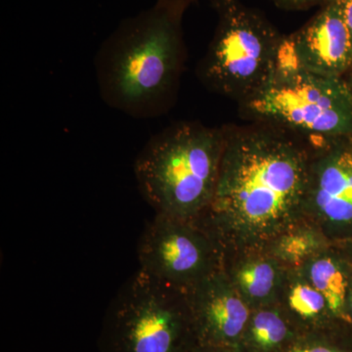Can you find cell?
Instances as JSON below:
<instances>
[{"mask_svg":"<svg viewBox=\"0 0 352 352\" xmlns=\"http://www.w3.org/2000/svg\"><path fill=\"white\" fill-rule=\"evenodd\" d=\"M224 126L226 144L214 200L195 222L223 254L266 250L305 221L311 145L263 122Z\"/></svg>","mask_w":352,"mask_h":352,"instance_id":"obj_1","label":"cell"},{"mask_svg":"<svg viewBox=\"0 0 352 352\" xmlns=\"http://www.w3.org/2000/svg\"><path fill=\"white\" fill-rule=\"evenodd\" d=\"M185 11L156 1L109 34L94 60L106 105L138 120L161 117L173 107L187 57Z\"/></svg>","mask_w":352,"mask_h":352,"instance_id":"obj_2","label":"cell"},{"mask_svg":"<svg viewBox=\"0 0 352 352\" xmlns=\"http://www.w3.org/2000/svg\"><path fill=\"white\" fill-rule=\"evenodd\" d=\"M226 126L177 122L154 134L134 162L141 195L156 214L195 221L214 200Z\"/></svg>","mask_w":352,"mask_h":352,"instance_id":"obj_3","label":"cell"},{"mask_svg":"<svg viewBox=\"0 0 352 352\" xmlns=\"http://www.w3.org/2000/svg\"><path fill=\"white\" fill-rule=\"evenodd\" d=\"M210 1L217 27L197 76L210 91L241 104L270 83L285 36L264 14L241 0Z\"/></svg>","mask_w":352,"mask_h":352,"instance_id":"obj_4","label":"cell"},{"mask_svg":"<svg viewBox=\"0 0 352 352\" xmlns=\"http://www.w3.org/2000/svg\"><path fill=\"white\" fill-rule=\"evenodd\" d=\"M198 346L187 292L138 270L104 317L99 352H193Z\"/></svg>","mask_w":352,"mask_h":352,"instance_id":"obj_5","label":"cell"},{"mask_svg":"<svg viewBox=\"0 0 352 352\" xmlns=\"http://www.w3.org/2000/svg\"><path fill=\"white\" fill-rule=\"evenodd\" d=\"M239 107L248 120L286 129L311 145L352 138V94L344 78L279 60L270 83Z\"/></svg>","mask_w":352,"mask_h":352,"instance_id":"obj_6","label":"cell"},{"mask_svg":"<svg viewBox=\"0 0 352 352\" xmlns=\"http://www.w3.org/2000/svg\"><path fill=\"white\" fill-rule=\"evenodd\" d=\"M138 254L140 268L160 281L189 291L221 270V248L195 221L156 214L148 222Z\"/></svg>","mask_w":352,"mask_h":352,"instance_id":"obj_7","label":"cell"},{"mask_svg":"<svg viewBox=\"0 0 352 352\" xmlns=\"http://www.w3.org/2000/svg\"><path fill=\"white\" fill-rule=\"evenodd\" d=\"M305 220L333 244L352 239V138L311 145Z\"/></svg>","mask_w":352,"mask_h":352,"instance_id":"obj_8","label":"cell"},{"mask_svg":"<svg viewBox=\"0 0 352 352\" xmlns=\"http://www.w3.org/2000/svg\"><path fill=\"white\" fill-rule=\"evenodd\" d=\"M278 60L327 78L349 73L352 43L337 0H329L307 24L285 36Z\"/></svg>","mask_w":352,"mask_h":352,"instance_id":"obj_9","label":"cell"},{"mask_svg":"<svg viewBox=\"0 0 352 352\" xmlns=\"http://www.w3.org/2000/svg\"><path fill=\"white\" fill-rule=\"evenodd\" d=\"M198 346L238 349L252 309L219 270L187 291Z\"/></svg>","mask_w":352,"mask_h":352,"instance_id":"obj_10","label":"cell"},{"mask_svg":"<svg viewBox=\"0 0 352 352\" xmlns=\"http://www.w3.org/2000/svg\"><path fill=\"white\" fill-rule=\"evenodd\" d=\"M222 270L252 309L276 305L288 267L267 250L226 252Z\"/></svg>","mask_w":352,"mask_h":352,"instance_id":"obj_11","label":"cell"},{"mask_svg":"<svg viewBox=\"0 0 352 352\" xmlns=\"http://www.w3.org/2000/svg\"><path fill=\"white\" fill-rule=\"evenodd\" d=\"M298 268L325 298L333 321L352 335L346 311L352 261L346 252L333 244Z\"/></svg>","mask_w":352,"mask_h":352,"instance_id":"obj_12","label":"cell"},{"mask_svg":"<svg viewBox=\"0 0 352 352\" xmlns=\"http://www.w3.org/2000/svg\"><path fill=\"white\" fill-rule=\"evenodd\" d=\"M276 305L302 333L329 331L351 333L333 321L325 298L300 268L287 270Z\"/></svg>","mask_w":352,"mask_h":352,"instance_id":"obj_13","label":"cell"},{"mask_svg":"<svg viewBox=\"0 0 352 352\" xmlns=\"http://www.w3.org/2000/svg\"><path fill=\"white\" fill-rule=\"evenodd\" d=\"M302 333L278 305L252 309L240 352H282Z\"/></svg>","mask_w":352,"mask_h":352,"instance_id":"obj_14","label":"cell"},{"mask_svg":"<svg viewBox=\"0 0 352 352\" xmlns=\"http://www.w3.org/2000/svg\"><path fill=\"white\" fill-rule=\"evenodd\" d=\"M331 245L317 227L305 220L280 235L266 250L286 267L298 268Z\"/></svg>","mask_w":352,"mask_h":352,"instance_id":"obj_15","label":"cell"},{"mask_svg":"<svg viewBox=\"0 0 352 352\" xmlns=\"http://www.w3.org/2000/svg\"><path fill=\"white\" fill-rule=\"evenodd\" d=\"M282 352H352V335L340 331L303 333Z\"/></svg>","mask_w":352,"mask_h":352,"instance_id":"obj_16","label":"cell"},{"mask_svg":"<svg viewBox=\"0 0 352 352\" xmlns=\"http://www.w3.org/2000/svg\"><path fill=\"white\" fill-rule=\"evenodd\" d=\"M278 8L288 11L307 10L314 6H322L329 0H270Z\"/></svg>","mask_w":352,"mask_h":352,"instance_id":"obj_17","label":"cell"},{"mask_svg":"<svg viewBox=\"0 0 352 352\" xmlns=\"http://www.w3.org/2000/svg\"><path fill=\"white\" fill-rule=\"evenodd\" d=\"M352 43V0H337Z\"/></svg>","mask_w":352,"mask_h":352,"instance_id":"obj_18","label":"cell"},{"mask_svg":"<svg viewBox=\"0 0 352 352\" xmlns=\"http://www.w3.org/2000/svg\"><path fill=\"white\" fill-rule=\"evenodd\" d=\"M194 1H195V0H157V2H160V3L166 4V6L178 7V8L185 9V10H186L190 4Z\"/></svg>","mask_w":352,"mask_h":352,"instance_id":"obj_19","label":"cell"},{"mask_svg":"<svg viewBox=\"0 0 352 352\" xmlns=\"http://www.w3.org/2000/svg\"><path fill=\"white\" fill-rule=\"evenodd\" d=\"M346 311L347 320H349V328H351L352 332V272L351 277V283H349V296H347Z\"/></svg>","mask_w":352,"mask_h":352,"instance_id":"obj_20","label":"cell"},{"mask_svg":"<svg viewBox=\"0 0 352 352\" xmlns=\"http://www.w3.org/2000/svg\"><path fill=\"white\" fill-rule=\"evenodd\" d=\"M193 352H240L238 349H220V347L198 346Z\"/></svg>","mask_w":352,"mask_h":352,"instance_id":"obj_21","label":"cell"},{"mask_svg":"<svg viewBox=\"0 0 352 352\" xmlns=\"http://www.w3.org/2000/svg\"><path fill=\"white\" fill-rule=\"evenodd\" d=\"M338 245L342 248V251L346 252V256H349L352 261V239L346 241V242L339 243Z\"/></svg>","mask_w":352,"mask_h":352,"instance_id":"obj_22","label":"cell"},{"mask_svg":"<svg viewBox=\"0 0 352 352\" xmlns=\"http://www.w3.org/2000/svg\"><path fill=\"white\" fill-rule=\"evenodd\" d=\"M344 80H346V85H349V89H351L352 94V68L349 69V73L344 76Z\"/></svg>","mask_w":352,"mask_h":352,"instance_id":"obj_23","label":"cell"}]
</instances>
